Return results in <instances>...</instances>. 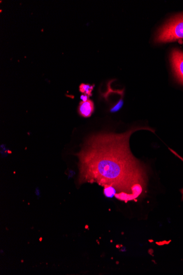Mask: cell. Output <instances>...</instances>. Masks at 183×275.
I'll use <instances>...</instances> for the list:
<instances>
[{"label":"cell","instance_id":"obj_4","mask_svg":"<svg viewBox=\"0 0 183 275\" xmlns=\"http://www.w3.org/2000/svg\"><path fill=\"white\" fill-rule=\"evenodd\" d=\"M94 110L93 102L88 100L86 102H81L78 105V112L84 118H88L92 115Z\"/></svg>","mask_w":183,"mask_h":275},{"label":"cell","instance_id":"obj_5","mask_svg":"<svg viewBox=\"0 0 183 275\" xmlns=\"http://www.w3.org/2000/svg\"><path fill=\"white\" fill-rule=\"evenodd\" d=\"M94 87V85H91L90 84H81L80 87H79V89H80V91L81 92V93L84 94V95H86L87 96H88L89 97L91 96H92V92L93 90Z\"/></svg>","mask_w":183,"mask_h":275},{"label":"cell","instance_id":"obj_3","mask_svg":"<svg viewBox=\"0 0 183 275\" xmlns=\"http://www.w3.org/2000/svg\"><path fill=\"white\" fill-rule=\"evenodd\" d=\"M171 61L175 77L183 84V52L174 48L172 51Z\"/></svg>","mask_w":183,"mask_h":275},{"label":"cell","instance_id":"obj_9","mask_svg":"<svg viewBox=\"0 0 183 275\" xmlns=\"http://www.w3.org/2000/svg\"><path fill=\"white\" fill-rule=\"evenodd\" d=\"M80 98H81V100H82L83 102H86V101H87V100H89L88 98H90V97H89L88 96L86 95H84V94H83V95H82L81 96Z\"/></svg>","mask_w":183,"mask_h":275},{"label":"cell","instance_id":"obj_8","mask_svg":"<svg viewBox=\"0 0 183 275\" xmlns=\"http://www.w3.org/2000/svg\"><path fill=\"white\" fill-rule=\"evenodd\" d=\"M169 150L171 151V152H172V153H173L174 155H176L177 157H178L179 158H180V159H181V160H182V161L183 162V158H182V157H180V155H179L178 154H177V153H176V152L174 151H173V149H171V148H169ZM181 192H182V199L183 200V189H182V190H181Z\"/></svg>","mask_w":183,"mask_h":275},{"label":"cell","instance_id":"obj_7","mask_svg":"<svg viewBox=\"0 0 183 275\" xmlns=\"http://www.w3.org/2000/svg\"><path fill=\"white\" fill-rule=\"evenodd\" d=\"M123 105V97H121V99L117 102L116 104L114 105L113 107L110 109V112L115 113L118 112L119 110L121 109Z\"/></svg>","mask_w":183,"mask_h":275},{"label":"cell","instance_id":"obj_2","mask_svg":"<svg viewBox=\"0 0 183 275\" xmlns=\"http://www.w3.org/2000/svg\"><path fill=\"white\" fill-rule=\"evenodd\" d=\"M183 39V14L170 20L159 31L155 38L156 43L172 42Z\"/></svg>","mask_w":183,"mask_h":275},{"label":"cell","instance_id":"obj_6","mask_svg":"<svg viewBox=\"0 0 183 275\" xmlns=\"http://www.w3.org/2000/svg\"><path fill=\"white\" fill-rule=\"evenodd\" d=\"M104 193L106 197L113 198L117 194V191L113 186H104Z\"/></svg>","mask_w":183,"mask_h":275},{"label":"cell","instance_id":"obj_1","mask_svg":"<svg viewBox=\"0 0 183 275\" xmlns=\"http://www.w3.org/2000/svg\"><path fill=\"white\" fill-rule=\"evenodd\" d=\"M147 127L133 128L121 134L100 133L92 136L79 154L82 182H97L113 187L115 197L124 201L143 194L147 175L144 165L133 155L129 140L133 132Z\"/></svg>","mask_w":183,"mask_h":275}]
</instances>
